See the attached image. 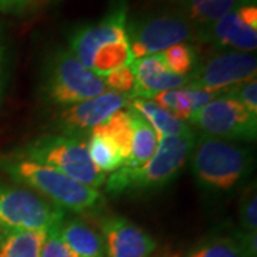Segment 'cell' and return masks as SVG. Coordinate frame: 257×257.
Here are the masks:
<instances>
[{
    "instance_id": "29",
    "label": "cell",
    "mask_w": 257,
    "mask_h": 257,
    "mask_svg": "<svg viewBox=\"0 0 257 257\" xmlns=\"http://www.w3.org/2000/svg\"><path fill=\"white\" fill-rule=\"evenodd\" d=\"M40 257H79L72 248L69 247L63 240L60 239L57 226L47 231L46 240L42 247Z\"/></svg>"
},
{
    "instance_id": "6",
    "label": "cell",
    "mask_w": 257,
    "mask_h": 257,
    "mask_svg": "<svg viewBox=\"0 0 257 257\" xmlns=\"http://www.w3.org/2000/svg\"><path fill=\"white\" fill-rule=\"evenodd\" d=\"M197 39L190 20L179 12L149 15L127 25L132 60L157 55L169 47Z\"/></svg>"
},
{
    "instance_id": "18",
    "label": "cell",
    "mask_w": 257,
    "mask_h": 257,
    "mask_svg": "<svg viewBox=\"0 0 257 257\" xmlns=\"http://www.w3.org/2000/svg\"><path fill=\"white\" fill-rule=\"evenodd\" d=\"M47 231L6 230L0 233V257H40Z\"/></svg>"
},
{
    "instance_id": "12",
    "label": "cell",
    "mask_w": 257,
    "mask_h": 257,
    "mask_svg": "<svg viewBox=\"0 0 257 257\" xmlns=\"http://www.w3.org/2000/svg\"><path fill=\"white\" fill-rule=\"evenodd\" d=\"M100 230L107 257H152L157 247L146 230L123 216L101 217Z\"/></svg>"
},
{
    "instance_id": "8",
    "label": "cell",
    "mask_w": 257,
    "mask_h": 257,
    "mask_svg": "<svg viewBox=\"0 0 257 257\" xmlns=\"http://www.w3.org/2000/svg\"><path fill=\"white\" fill-rule=\"evenodd\" d=\"M187 121L213 138L231 142H254L257 138V116L227 92L219 93Z\"/></svg>"
},
{
    "instance_id": "11",
    "label": "cell",
    "mask_w": 257,
    "mask_h": 257,
    "mask_svg": "<svg viewBox=\"0 0 257 257\" xmlns=\"http://www.w3.org/2000/svg\"><path fill=\"white\" fill-rule=\"evenodd\" d=\"M128 99L117 93L106 90L96 97L64 107L57 116V128L64 136L77 139L83 133H90L111 114L128 106Z\"/></svg>"
},
{
    "instance_id": "26",
    "label": "cell",
    "mask_w": 257,
    "mask_h": 257,
    "mask_svg": "<svg viewBox=\"0 0 257 257\" xmlns=\"http://www.w3.org/2000/svg\"><path fill=\"white\" fill-rule=\"evenodd\" d=\"M103 82L106 84L107 90L121 94L130 100L132 94L135 92V87H136V73H135V67H133L132 62L117 70L111 72L107 76H104Z\"/></svg>"
},
{
    "instance_id": "4",
    "label": "cell",
    "mask_w": 257,
    "mask_h": 257,
    "mask_svg": "<svg viewBox=\"0 0 257 257\" xmlns=\"http://www.w3.org/2000/svg\"><path fill=\"white\" fill-rule=\"evenodd\" d=\"M107 90L103 79L84 67L67 49H55L47 57L40 92L45 101L69 107Z\"/></svg>"
},
{
    "instance_id": "28",
    "label": "cell",
    "mask_w": 257,
    "mask_h": 257,
    "mask_svg": "<svg viewBox=\"0 0 257 257\" xmlns=\"http://www.w3.org/2000/svg\"><path fill=\"white\" fill-rule=\"evenodd\" d=\"M230 96H233L237 101H240L251 114L257 116V82L256 79H251L248 82L241 83L237 86L230 87L226 90Z\"/></svg>"
},
{
    "instance_id": "20",
    "label": "cell",
    "mask_w": 257,
    "mask_h": 257,
    "mask_svg": "<svg viewBox=\"0 0 257 257\" xmlns=\"http://www.w3.org/2000/svg\"><path fill=\"white\" fill-rule=\"evenodd\" d=\"M89 135H97L109 138L119 147L120 153L124 159V165L127 163L132 149V138H133V127H132V113L130 110L116 111L107 120H104L99 126L92 128Z\"/></svg>"
},
{
    "instance_id": "25",
    "label": "cell",
    "mask_w": 257,
    "mask_h": 257,
    "mask_svg": "<svg viewBox=\"0 0 257 257\" xmlns=\"http://www.w3.org/2000/svg\"><path fill=\"white\" fill-rule=\"evenodd\" d=\"M150 100H153L160 107L170 111L177 119L184 120V121H187L193 114L192 93H190L189 86L175 89V90H169V92L159 93Z\"/></svg>"
},
{
    "instance_id": "16",
    "label": "cell",
    "mask_w": 257,
    "mask_h": 257,
    "mask_svg": "<svg viewBox=\"0 0 257 257\" xmlns=\"http://www.w3.org/2000/svg\"><path fill=\"white\" fill-rule=\"evenodd\" d=\"M180 6V12L190 20L197 39L210 28L214 22L230 12L236 10L250 0H175Z\"/></svg>"
},
{
    "instance_id": "10",
    "label": "cell",
    "mask_w": 257,
    "mask_h": 257,
    "mask_svg": "<svg viewBox=\"0 0 257 257\" xmlns=\"http://www.w3.org/2000/svg\"><path fill=\"white\" fill-rule=\"evenodd\" d=\"M123 40H127V6L119 2L101 20L74 29L69 36V50L89 69L97 49Z\"/></svg>"
},
{
    "instance_id": "1",
    "label": "cell",
    "mask_w": 257,
    "mask_h": 257,
    "mask_svg": "<svg viewBox=\"0 0 257 257\" xmlns=\"http://www.w3.org/2000/svg\"><path fill=\"white\" fill-rule=\"evenodd\" d=\"M0 169L16 183L35 189L63 210L82 213L103 203L99 189L79 183L50 166L32 162L16 153L0 156Z\"/></svg>"
},
{
    "instance_id": "14",
    "label": "cell",
    "mask_w": 257,
    "mask_h": 257,
    "mask_svg": "<svg viewBox=\"0 0 257 257\" xmlns=\"http://www.w3.org/2000/svg\"><path fill=\"white\" fill-rule=\"evenodd\" d=\"M199 40L220 49L230 47L236 52L251 53L257 47V29L247 26L240 19L237 10H233L214 22Z\"/></svg>"
},
{
    "instance_id": "19",
    "label": "cell",
    "mask_w": 257,
    "mask_h": 257,
    "mask_svg": "<svg viewBox=\"0 0 257 257\" xmlns=\"http://www.w3.org/2000/svg\"><path fill=\"white\" fill-rule=\"evenodd\" d=\"M130 113H132L133 138H132L130 156H128L127 163L124 166L126 167H140L146 162H149L150 157L155 155L159 139H157L155 130L150 127V124L140 114L133 110H130Z\"/></svg>"
},
{
    "instance_id": "23",
    "label": "cell",
    "mask_w": 257,
    "mask_h": 257,
    "mask_svg": "<svg viewBox=\"0 0 257 257\" xmlns=\"http://www.w3.org/2000/svg\"><path fill=\"white\" fill-rule=\"evenodd\" d=\"M172 73L189 77L199 66V55L190 43H179L157 53Z\"/></svg>"
},
{
    "instance_id": "13",
    "label": "cell",
    "mask_w": 257,
    "mask_h": 257,
    "mask_svg": "<svg viewBox=\"0 0 257 257\" xmlns=\"http://www.w3.org/2000/svg\"><path fill=\"white\" fill-rule=\"evenodd\" d=\"M136 73V87L130 99H153L156 94L180 89L189 84V77L172 73L159 55L132 60Z\"/></svg>"
},
{
    "instance_id": "30",
    "label": "cell",
    "mask_w": 257,
    "mask_h": 257,
    "mask_svg": "<svg viewBox=\"0 0 257 257\" xmlns=\"http://www.w3.org/2000/svg\"><path fill=\"white\" fill-rule=\"evenodd\" d=\"M8 73H9V50L5 35L0 29V106L5 97V90L8 84Z\"/></svg>"
},
{
    "instance_id": "2",
    "label": "cell",
    "mask_w": 257,
    "mask_h": 257,
    "mask_svg": "<svg viewBox=\"0 0 257 257\" xmlns=\"http://www.w3.org/2000/svg\"><path fill=\"white\" fill-rule=\"evenodd\" d=\"M190 157L197 183L213 193L233 190L254 166V157L248 147L204 133L194 139Z\"/></svg>"
},
{
    "instance_id": "27",
    "label": "cell",
    "mask_w": 257,
    "mask_h": 257,
    "mask_svg": "<svg viewBox=\"0 0 257 257\" xmlns=\"http://www.w3.org/2000/svg\"><path fill=\"white\" fill-rule=\"evenodd\" d=\"M239 217L244 231H257V194L254 189L244 193L240 202Z\"/></svg>"
},
{
    "instance_id": "9",
    "label": "cell",
    "mask_w": 257,
    "mask_h": 257,
    "mask_svg": "<svg viewBox=\"0 0 257 257\" xmlns=\"http://www.w3.org/2000/svg\"><path fill=\"white\" fill-rule=\"evenodd\" d=\"M256 55L231 50L199 63L189 76L187 86L211 93H223L233 86L256 79Z\"/></svg>"
},
{
    "instance_id": "5",
    "label": "cell",
    "mask_w": 257,
    "mask_h": 257,
    "mask_svg": "<svg viewBox=\"0 0 257 257\" xmlns=\"http://www.w3.org/2000/svg\"><path fill=\"white\" fill-rule=\"evenodd\" d=\"M15 153L40 165L50 166L93 189H99L106 182V173L93 165L86 145L79 139L64 135H45L33 139Z\"/></svg>"
},
{
    "instance_id": "7",
    "label": "cell",
    "mask_w": 257,
    "mask_h": 257,
    "mask_svg": "<svg viewBox=\"0 0 257 257\" xmlns=\"http://www.w3.org/2000/svg\"><path fill=\"white\" fill-rule=\"evenodd\" d=\"M66 210L28 189L0 184V229L43 230L60 224Z\"/></svg>"
},
{
    "instance_id": "31",
    "label": "cell",
    "mask_w": 257,
    "mask_h": 257,
    "mask_svg": "<svg viewBox=\"0 0 257 257\" xmlns=\"http://www.w3.org/2000/svg\"><path fill=\"white\" fill-rule=\"evenodd\" d=\"M28 0H0V12L19 13L26 8Z\"/></svg>"
},
{
    "instance_id": "21",
    "label": "cell",
    "mask_w": 257,
    "mask_h": 257,
    "mask_svg": "<svg viewBox=\"0 0 257 257\" xmlns=\"http://www.w3.org/2000/svg\"><path fill=\"white\" fill-rule=\"evenodd\" d=\"M84 145L93 165L103 173H113L124 166V159L120 153L119 147L109 138L89 135V139Z\"/></svg>"
},
{
    "instance_id": "24",
    "label": "cell",
    "mask_w": 257,
    "mask_h": 257,
    "mask_svg": "<svg viewBox=\"0 0 257 257\" xmlns=\"http://www.w3.org/2000/svg\"><path fill=\"white\" fill-rule=\"evenodd\" d=\"M186 257H248V254L236 237H213L194 246Z\"/></svg>"
},
{
    "instance_id": "3",
    "label": "cell",
    "mask_w": 257,
    "mask_h": 257,
    "mask_svg": "<svg viewBox=\"0 0 257 257\" xmlns=\"http://www.w3.org/2000/svg\"><path fill=\"white\" fill-rule=\"evenodd\" d=\"M194 133L183 136H166L157 142L155 155L140 167H120L106 179L110 193H123L128 189L150 190L163 187L172 182L192 153Z\"/></svg>"
},
{
    "instance_id": "17",
    "label": "cell",
    "mask_w": 257,
    "mask_h": 257,
    "mask_svg": "<svg viewBox=\"0 0 257 257\" xmlns=\"http://www.w3.org/2000/svg\"><path fill=\"white\" fill-rule=\"evenodd\" d=\"M130 110L136 111L155 130L157 139L166 136H183L194 133L190 124L184 120L177 119L170 111L160 107L150 99H130L127 106Z\"/></svg>"
},
{
    "instance_id": "22",
    "label": "cell",
    "mask_w": 257,
    "mask_h": 257,
    "mask_svg": "<svg viewBox=\"0 0 257 257\" xmlns=\"http://www.w3.org/2000/svg\"><path fill=\"white\" fill-rule=\"evenodd\" d=\"M132 62L128 40L116 42L100 47L94 52L89 70L99 77H104L111 72L126 66Z\"/></svg>"
},
{
    "instance_id": "15",
    "label": "cell",
    "mask_w": 257,
    "mask_h": 257,
    "mask_svg": "<svg viewBox=\"0 0 257 257\" xmlns=\"http://www.w3.org/2000/svg\"><path fill=\"white\" fill-rule=\"evenodd\" d=\"M60 239L79 257H107L100 233L79 219H66L57 224Z\"/></svg>"
}]
</instances>
